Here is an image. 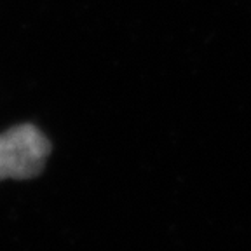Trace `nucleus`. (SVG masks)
Segmentation results:
<instances>
[{
  "mask_svg": "<svg viewBox=\"0 0 251 251\" xmlns=\"http://www.w3.org/2000/svg\"><path fill=\"white\" fill-rule=\"evenodd\" d=\"M51 150L49 138L35 124L23 122L9 127L0 134V181L39 176Z\"/></svg>",
  "mask_w": 251,
  "mask_h": 251,
  "instance_id": "nucleus-1",
  "label": "nucleus"
}]
</instances>
